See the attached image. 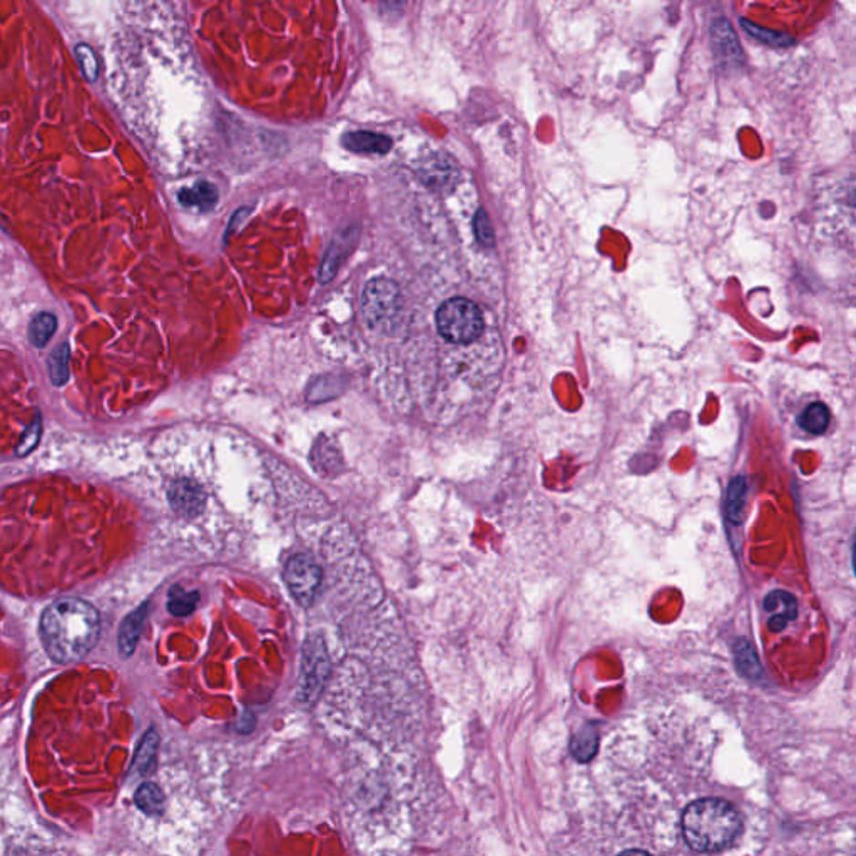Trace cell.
<instances>
[{"mask_svg":"<svg viewBox=\"0 0 856 856\" xmlns=\"http://www.w3.org/2000/svg\"><path fill=\"white\" fill-rule=\"evenodd\" d=\"M741 26L749 36H753L755 39H758L763 44H768V46H773V47H786V46H791L793 44V39L786 34H781V32L769 31V29H763V27H758L753 22L746 21V19H741Z\"/></svg>","mask_w":856,"mask_h":856,"instance_id":"20","label":"cell"},{"mask_svg":"<svg viewBox=\"0 0 856 856\" xmlns=\"http://www.w3.org/2000/svg\"><path fill=\"white\" fill-rule=\"evenodd\" d=\"M134 803L142 813L150 816H160L164 811V793L161 788L154 783H142L134 793Z\"/></svg>","mask_w":856,"mask_h":856,"instance_id":"14","label":"cell"},{"mask_svg":"<svg viewBox=\"0 0 856 856\" xmlns=\"http://www.w3.org/2000/svg\"><path fill=\"white\" fill-rule=\"evenodd\" d=\"M198 603H200V594L198 593H194V591L186 593L180 585H176V587H172L171 593H170L168 609H170L171 614L184 617V615L191 614Z\"/></svg>","mask_w":856,"mask_h":856,"instance_id":"19","label":"cell"},{"mask_svg":"<svg viewBox=\"0 0 856 856\" xmlns=\"http://www.w3.org/2000/svg\"><path fill=\"white\" fill-rule=\"evenodd\" d=\"M765 609L768 613H771L769 629L773 633L783 631L788 623L793 621L796 614H798L795 597L788 594L785 591H776V593L766 595Z\"/></svg>","mask_w":856,"mask_h":856,"instance_id":"8","label":"cell"},{"mask_svg":"<svg viewBox=\"0 0 856 856\" xmlns=\"http://www.w3.org/2000/svg\"><path fill=\"white\" fill-rule=\"evenodd\" d=\"M746 494H748L746 479L745 477H737L729 485L727 499H726V514L729 517V521H733V522L741 521L743 509H745Z\"/></svg>","mask_w":856,"mask_h":856,"instance_id":"18","label":"cell"},{"mask_svg":"<svg viewBox=\"0 0 856 856\" xmlns=\"http://www.w3.org/2000/svg\"><path fill=\"white\" fill-rule=\"evenodd\" d=\"M597 748H599V731H597V726L593 723L581 727L571 743L572 755L581 763L591 761L597 753Z\"/></svg>","mask_w":856,"mask_h":856,"instance_id":"13","label":"cell"},{"mask_svg":"<svg viewBox=\"0 0 856 856\" xmlns=\"http://www.w3.org/2000/svg\"><path fill=\"white\" fill-rule=\"evenodd\" d=\"M168 499L172 511L182 517H196L201 514L206 505V492L202 487L188 479L176 480L168 490Z\"/></svg>","mask_w":856,"mask_h":856,"instance_id":"7","label":"cell"},{"mask_svg":"<svg viewBox=\"0 0 856 856\" xmlns=\"http://www.w3.org/2000/svg\"><path fill=\"white\" fill-rule=\"evenodd\" d=\"M342 142L348 151L360 152V154H366V152L385 154L392 148V139L388 136L368 131L348 132L346 136H343Z\"/></svg>","mask_w":856,"mask_h":856,"instance_id":"10","label":"cell"},{"mask_svg":"<svg viewBox=\"0 0 856 856\" xmlns=\"http://www.w3.org/2000/svg\"><path fill=\"white\" fill-rule=\"evenodd\" d=\"M330 673L326 647L320 637L308 639L302 651V665H300V683H298V696L303 703H313L325 687L326 677Z\"/></svg>","mask_w":856,"mask_h":856,"instance_id":"5","label":"cell"},{"mask_svg":"<svg viewBox=\"0 0 856 856\" xmlns=\"http://www.w3.org/2000/svg\"><path fill=\"white\" fill-rule=\"evenodd\" d=\"M182 206L188 208H198L201 211H210L212 206L218 201V191L210 182H196L192 188L181 190L178 194Z\"/></svg>","mask_w":856,"mask_h":856,"instance_id":"12","label":"cell"},{"mask_svg":"<svg viewBox=\"0 0 856 856\" xmlns=\"http://www.w3.org/2000/svg\"><path fill=\"white\" fill-rule=\"evenodd\" d=\"M41 420L37 418V420L32 423L31 427L27 428V432L24 434V437H22L21 444H19V449H17V454L27 455L36 449V445L39 442V437H41Z\"/></svg>","mask_w":856,"mask_h":856,"instance_id":"23","label":"cell"},{"mask_svg":"<svg viewBox=\"0 0 856 856\" xmlns=\"http://www.w3.org/2000/svg\"><path fill=\"white\" fill-rule=\"evenodd\" d=\"M799 425L808 434H823L830 425V410L826 408L825 403L816 402L808 405L799 415Z\"/></svg>","mask_w":856,"mask_h":856,"instance_id":"16","label":"cell"},{"mask_svg":"<svg viewBox=\"0 0 856 856\" xmlns=\"http://www.w3.org/2000/svg\"><path fill=\"white\" fill-rule=\"evenodd\" d=\"M158 749H160V736L154 729H150L146 735L142 736L141 743L132 758L131 776L142 778V776L151 775L156 769Z\"/></svg>","mask_w":856,"mask_h":856,"instance_id":"9","label":"cell"},{"mask_svg":"<svg viewBox=\"0 0 856 856\" xmlns=\"http://www.w3.org/2000/svg\"><path fill=\"white\" fill-rule=\"evenodd\" d=\"M76 57H77V62L81 66L82 76L88 81H96L98 79V59H96L91 47L86 46V44H79L76 47Z\"/></svg>","mask_w":856,"mask_h":856,"instance_id":"22","label":"cell"},{"mask_svg":"<svg viewBox=\"0 0 856 856\" xmlns=\"http://www.w3.org/2000/svg\"><path fill=\"white\" fill-rule=\"evenodd\" d=\"M437 330L447 342L474 343L484 335L485 320L480 308L467 298H450L435 313Z\"/></svg>","mask_w":856,"mask_h":856,"instance_id":"3","label":"cell"},{"mask_svg":"<svg viewBox=\"0 0 856 856\" xmlns=\"http://www.w3.org/2000/svg\"><path fill=\"white\" fill-rule=\"evenodd\" d=\"M736 663L739 671L748 677H758L761 675V667L756 659L755 651L745 641H739V645L736 647Z\"/></svg>","mask_w":856,"mask_h":856,"instance_id":"21","label":"cell"},{"mask_svg":"<svg viewBox=\"0 0 856 856\" xmlns=\"http://www.w3.org/2000/svg\"><path fill=\"white\" fill-rule=\"evenodd\" d=\"M403 298L397 283L388 278H375L365 286L362 296L363 315L376 330H388L398 320Z\"/></svg>","mask_w":856,"mask_h":856,"instance_id":"4","label":"cell"},{"mask_svg":"<svg viewBox=\"0 0 856 856\" xmlns=\"http://www.w3.org/2000/svg\"><path fill=\"white\" fill-rule=\"evenodd\" d=\"M681 830L691 850L717 853L735 843L743 830V818L726 799L701 798L686 806Z\"/></svg>","mask_w":856,"mask_h":856,"instance_id":"2","label":"cell"},{"mask_svg":"<svg viewBox=\"0 0 856 856\" xmlns=\"http://www.w3.org/2000/svg\"><path fill=\"white\" fill-rule=\"evenodd\" d=\"M101 634V615L94 605L77 599H59L41 619L42 645L59 665L79 663L91 653Z\"/></svg>","mask_w":856,"mask_h":856,"instance_id":"1","label":"cell"},{"mask_svg":"<svg viewBox=\"0 0 856 856\" xmlns=\"http://www.w3.org/2000/svg\"><path fill=\"white\" fill-rule=\"evenodd\" d=\"M69 358H71V348L67 343H61L49 356L47 368H49L51 382L56 387H62L69 380Z\"/></svg>","mask_w":856,"mask_h":856,"instance_id":"17","label":"cell"},{"mask_svg":"<svg viewBox=\"0 0 856 856\" xmlns=\"http://www.w3.org/2000/svg\"><path fill=\"white\" fill-rule=\"evenodd\" d=\"M57 330V318L49 312H42L34 316L29 325V338L34 346L44 348L51 342L54 333Z\"/></svg>","mask_w":856,"mask_h":856,"instance_id":"15","label":"cell"},{"mask_svg":"<svg viewBox=\"0 0 856 856\" xmlns=\"http://www.w3.org/2000/svg\"><path fill=\"white\" fill-rule=\"evenodd\" d=\"M475 232H477V238L480 240V242H484L485 246L494 244V232L490 228L487 214L482 210L475 216Z\"/></svg>","mask_w":856,"mask_h":856,"instance_id":"24","label":"cell"},{"mask_svg":"<svg viewBox=\"0 0 856 856\" xmlns=\"http://www.w3.org/2000/svg\"><path fill=\"white\" fill-rule=\"evenodd\" d=\"M617 856H653L651 853H647L645 850H625L621 855Z\"/></svg>","mask_w":856,"mask_h":856,"instance_id":"25","label":"cell"},{"mask_svg":"<svg viewBox=\"0 0 856 856\" xmlns=\"http://www.w3.org/2000/svg\"><path fill=\"white\" fill-rule=\"evenodd\" d=\"M284 583L293 597L303 607H310L322 587L323 572L310 555L294 554L286 561L283 571Z\"/></svg>","mask_w":856,"mask_h":856,"instance_id":"6","label":"cell"},{"mask_svg":"<svg viewBox=\"0 0 856 856\" xmlns=\"http://www.w3.org/2000/svg\"><path fill=\"white\" fill-rule=\"evenodd\" d=\"M146 613H148L146 605H142L141 609H138L136 613H132L124 619L119 629V653L122 657H129L134 653L139 635H141Z\"/></svg>","mask_w":856,"mask_h":856,"instance_id":"11","label":"cell"}]
</instances>
